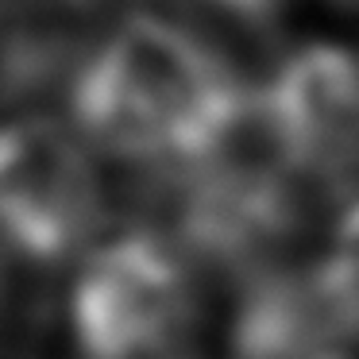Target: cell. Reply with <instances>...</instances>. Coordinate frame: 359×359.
Returning a JSON list of instances; mask_svg holds the SVG:
<instances>
[{
	"label": "cell",
	"instance_id": "cell-5",
	"mask_svg": "<svg viewBox=\"0 0 359 359\" xmlns=\"http://www.w3.org/2000/svg\"><path fill=\"white\" fill-rule=\"evenodd\" d=\"M170 20L186 27L212 58L228 66L240 81H255L263 58L282 62L274 50L282 43L290 0H166Z\"/></svg>",
	"mask_w": 359,
	"mask_h": 359
},
{
	"label": "cell",
	"instance_id": "cell-10",
	"mask_svg": "<svg viewBox=\"0 0 359 359\" xmlns=\"http://www.w3.org/2000/svg\"><path fill=\"white\" fill-rule=\"evenodd\" d=\"M348 4H359V0H348Z\"/></svg>",
	"mask_w": 359,
	"mask_h": 359
},
{
	"label": "cell",
	"instance_id": "cell-2",
	"mask_svg": "<svg viewBox=\"0 0 359 359\" xmlns=\"http://www.w3.org/2000/svg\"><path fill=\"white\" fill-rule=\"evenodd\" d=\"M194 317L186 255L155 228L101 243L70 290L81 359H170Z\"/></svg>",
	"mask_w": 359,
	"mask_h": 359
},
{
	"label": "cell",
	"instance_id": "cell-7",
	"mask_svg": "<svg viewBox=\"0 0 359 359\" xmlns=\"http://www.w3.org/2000/svg\"><path fill=\"white\" fill-rule=\"evenodd\" d=\"M8 8H12V0H0V16H8Z\"/></svg>",
	"mask_w": 359,
	"mask_h": 359
},
{
	"label": "cell",
	"instance_id": "cell-9",
	"mask_svg": "<svg viewBox=\"0 0 359 359\" xmlns=\"http://www.w3.org/2000/svg\"><path fill=\"white\" fill-rule=\"evenodd\" d=\"M170 359H186V355H170Z\"/></svg>",
	"mask_w": 359,
	"mask_h": 359
},
{
	"label": "cell",
	"instance_id": "cell-8",
	"mask_svg": "<svg viewBox=\"0 0 359 359\" xmlns=\"http://www.w3.org/2000/svg\"><path fill=\"white\" fill-rule=\"evenodd\" d=\"M0 313H4V274H0Z\"/></svg>",
	"mask_w": 359,
	"mask_h": 359
},
{
	"label": "cell",
	"instance_id": "cell-3",
	"mask_svg": "<svg viewBox=\"0 0 359 359\" xmlns=\"http://www.w3.org/2000/svg\"><path fill=\"white\" fill-rule=\"evenodd\" d=\"M104 217V182L86 140L50 116L0 128V243L39 266L66 263Z\"/></svg>",
	"mask_w": 359,
	"mask_h": 359
},
{
	"label": "cell",
	"instance_id": "cell-6",
	"mask_svg": "<svg viewBox=\"0 0 359 359\" xmlns=\"http://www.w3.org/2000/svg\"><path fill=\"white\" fill-rule=\"evenodd\" d=\"M332 266L359 290V194H351L344 201L340 217L332 228V251H328Z\"/></svg>",
	"mask_w": 359,
	"mask_h": 359
},
{
	"label": "cell",
	"instance_id": "cell-1",
	"mask_svg": "<svg viewBox=\"0 0 359 359\" xmlns=\"http://www.w3.org/2000/svg\"><path fill=\"white\" fill-rule=\"evenodd\" d=\"M243 86L186 27L158 12L124 16L74 74V132L140 170H182Z\"/></svg>",
	"mask_w": 359,
	"mask_h": 359
},
{
	"label": "cell",
	"instance_id": "cell-4",
	"mask_svg": "<svg viewBox=\"0 0 359 359\" xmlns=\"http://www.w3.org/2000/svg\"><path fill=\"white\" fill-rule=\"evenodd\" d=\"M302 182L348 189L359 182V55L340 43H305L263 81Z\"/></svg>",
	"mask_w": 359,
	"mask_h": 359
}]
</instances>
